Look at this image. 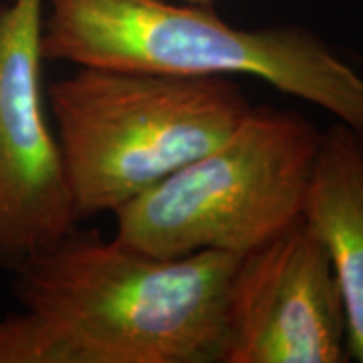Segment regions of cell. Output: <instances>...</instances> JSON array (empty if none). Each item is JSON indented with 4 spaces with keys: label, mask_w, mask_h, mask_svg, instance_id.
<instances>
[{
    "label": "cell",
    "mask_w": 363,
    "mask_h": 363,
    "mask_svg": "<svg viewBox=\"0 0 363 363\" xmlns=\"http://www.w3.org/2000/svg\"><path fill=\"white\" fill-rule=\"evenodd\" d=\"M238 257H157L75 228L11 271L0 363H220Z\"/></svg>",
    "instance_id": "cell-1"
},
{
    "label": "cell",
    "mask_w": 363,
    "mask_h": 363,
    "mask_svg": "<svg viewBox=\"0 0 363 363\" xmlns=\"http://www.w3.org/2000/svg\"><path fill=\"white\" fill-rule=\"evenodd\" d=\"M45 61L180 77H255L363 133V75L303 26L242 28L178 0H45Z\"/></svg>",
    "instance_id": "cell-2"
},
{
    "label": "cell",
    "mask_w": 363,
    "mask_h": 363,
    "mask_svg": "<svg viewBox=\"0 0 363 363\" xmlns=\"http://www.w3.org/2000/svg\"><path fill=\"white\" fill-rule=\"evenodd\" d=\"M77 216L117 208L166 180L242 121L252 104L233 77L75 67L47 89Z\"/></svg>",
    "instance_id": "cell-3"
},
{
    "label": "cell",
    "mask_w": 363,
    "mask_h": 363,
    "mask_svg": "<svg viewBox=\"0 0 363 363\" xmlns=\"http://www.w3.org/2000/svg\"><path fill=\"white\" fill-rule=\"evenodd\" d=\"M321 131L252 105L222 142L113 212L116 238L157 257L245 255L303 216Z\"/></svg>",
    "instance_id": "cell-4"
},
{
    "label": "cell",
    "mask_w": 363,
    "mask_h": 363,
    "mask_svg": "<svg viewBox=\"0 0 363 363\" xmlns=\"http://www.w3.org/2000/svg\"><path fill=\"white\" fill-rule=\"evenodd\" d=\"M45 0L0 6V267L11 272L77 228L43 87Z\"/></svg>",
    "instance_id": "cell-5"
},
{
    "label": "cell",
    "mask_w": 363,
    "mask_h": 363,
    "mask_svg": "<svg viewBox=\"0 0 363 363\" xmlns=\"http://www.w3.org/2000/svg\"><path fill=\"white\" fill-rule=\"evenodd\" d=\"M333 262L305 216L236 259L224 293L220 363H345Z\"/></svg>",
    "instance_id": "cell-6"
},
{
    "label": "cell",
    "mask_w": 363,
    "mask_h": 363,
    "mask_svg": "<svg viewBox=\"0 0 363 363\" xmlns=\"http://www.w3.org/2000/svg\"><path fill=\"white\" fill-rule=\"evenodd\" d=\"M303 216L323 238L333 262L350 359L363 363V133L341 121L321 131Z\"/></svg>",
    "instance_id": "cell-7"
},
{
    "label": "cell",
    "mask_w": 363,
    "mask_h": 363,
    "mask_svg": "<svg viewBox=\"0 0 363 363\" xmlns=\"http://www.w3.org/2000/svg\"><path fill=\"white\" fill-rule=\"evenodd\" d=\"M178 2L196 4V6H214V2H216V0H178Z\"/></svg>",
    "instance_id": "cell-8"
}]
</instances>
